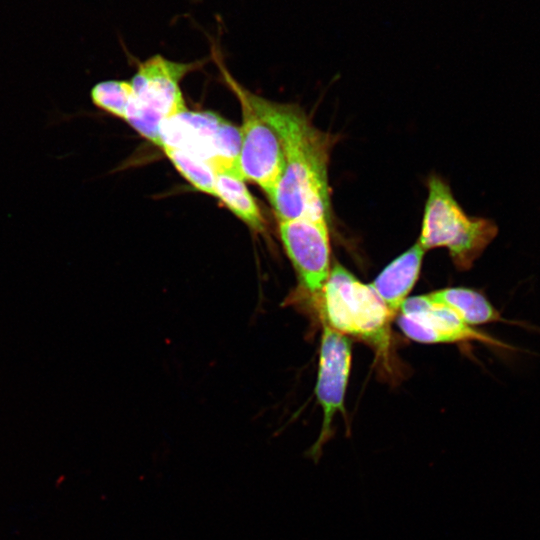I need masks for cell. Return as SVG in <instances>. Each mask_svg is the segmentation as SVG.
Segmentation results:
<instances>
[{
	"label": "cell",
	"instance_id": "52a82bcc",
	"mask_svg": "<svg viewBox=\"0 0 540 540\" xmlns=\"http://www.w3.org/2000/svg\"><path fill=\"white\" fill-rule=\"evenodd\" d=\"M278 229L299 285L316 308L331 269L328 220L280 221Z\"/></svg>",
	"mask_w": 540,
	"mask_h": 540
},
{
	"label": "cell",
	"instance_id": "9c48e42d",
	"mask_svg": "<svg viewBox=\"0 0 540 540\" xmlns=\"http://www.w3.org/2000/svg\"><path fill=\"white\" fill-rule=\"evenodd\" d=\"M409 339L425 344L480 342L501 349L511 346L465 323L449 307L428 294L409 297L396 316Z\"/></svg>",
	"mask_w": 540,
	"mask_h": 540
},
{
	"label": "cell",
	"instance_id": "6da1fadb",
	"mask_svg": "<svg viewBox=\"0 0 540 540\" xmlns=\"http://www.w3.org/2000/svg\"><path fill=\"white\" fill-rule=\"evenodd\" d=\"M255 107L277 133L285 160L283 174L268 197L278 221L329 219L328 163L331 139L296 105L252 93Z\"/></svg>",
	"mask_w": 540,
	"mask_h": 540
},
{
	"label": "cell",
	"instance_id": "4fadbf2b",
	"mask_svg": "<svg viewBox=\"0 0 540 540\" xmlns=\"http://www.w3.org/2000/svg\"><path fill=\"white\" fill-rule=\"evenodd\" d=\"M162 150L196 190L215 197V173L209 165L177 148L163 147Z\"/></svg>",
	"mask_w": 540,
	"mask_h": 540
},
{
	"label": "cell",
	"instance_id": "5bb4252c",
	"mask_svg": "<svg viewBox=\"0 0 540 540\" xmlns=\"http://www.w3.org/2000/svg\"><path fill=\"white\" fill-rule=\"evenodd\" d=\"M132 92L130 81L105 80L91 88L90 98L98 109L125 120Z\"/></svg>",
	"mask_w": 540,
	"mask_h": 540
},
{
	"label": "cell",
	"instance_id": "3957f363",
	"mask_svg": "<svg viewBox=\"0 0 540 540\" xmlns=\"http://www.w3.org/2000/svg\"><path fill=\"white\" fill-rule=\"evenodd\" d=\"M498 233L494 221L470 217L439 177L428 181V197L417 242L425 251L446 248L459 270L472 268Z\"/></svg>",
	"mask_w": 540,
	"mask_h": 540
},
{
	"label": "cell",
	"instance_id": "5b68a950",
	"mask_svg": "<svg viewBox=\"0 0 540 540\" xmlns=\"http://www.w3.org/2000/svg\"><path fill=\"white\" fill-rule=\"evenodd\" d=\"M240 130L212 112L188 110L165 121L160 128V148H177L211 167L214 173H240Z\"/></svg>",
	"mask_w": 540,
	"mask_h": 540
},
{
	"label": "cell",
	"instance_id": "30bf717a",
	"mask_svg": "<svg viewBox=\"0 0 540 540\" xmlns=\"http://www.w3.org/2000/svg\"><path fill=\"white\" fill-rule=\"evenodd\" d=\"M425 252L416 241L370 283L394 319L418 280Z\"/></svg>",
	"mask_w": 540,
	"mask_h": 540
},
{
	"label": "cell",
	"instance_id": "8992f818",
	"mask_svg": "<svg viewBox=\"0 0 540 540\" xmlns=\"http://www.w3.org/2000/svg\"><path fill=\"white\" fill-rule=\"evenodd\" d=\"M222 76L236 95L242 114L239 170L245 180L257 184L267 198L273 193L285 167L280 139L254 105L252 92L221 66Z\"/></svg>",
	"mask_w": 540,
	"mask_h": 540
},
{
	"label": "cell",
	"instance_id": "7c38bea8",
	"mask_svg": "<svg viewBox=\"0 0 540 540\" xmlns=\"http://www.w3.org/2000/svg\"><path fill=\"white\" fill-rule=\"evenodd\" d=\"M429 295L435 301L449 307L472 327L494 322L510 323L484 294L474 289L448 287L430 292Z\"/></svg>",
	"mask_w": 540,
	"mask_h": 540
},
{
	"label": "cell",
	"instance_id": "ba28073f",
	"mask_svg": "<svg viewBox=\"0 0 540 540\" xmlns=\"http://www.w3.org/2000/svg\"><path fill=\"white\" fill-rule=\"evenodd\" d=\"M319 363L315 395L323 412L321 431L306 455L315 463L321 456L323 445L331 437L332 421L338 413H344L345 395L352 361L349 337L321 322Z\"/></svg>",
	"mask_w": 540,
	"mask_h": 540
},
{
	"label": "cell",
	"instance_id": "8fae6325",
	"mask_svg": "<svg viewBox=\"0 0 540 540\" xmlns=\"http://www.w3.org/2000/svg\"><path fill=\"white\" fill-rule=\"evenodd\" d=\"M215 197L250 229L265 232V219L242 175L227 171L215 173Z\"/></svg>",
	"mask_w": 540,
	"mask_h": 540
},
{
	"label": "cell",
	"instance_id": "277c9868",
	"mask_svg": "<svg viewBox=\"0 0 540 540\" xmlns=\"http://www.w3.org/2000/svg\"><path fill=\"white\" fill-rule=\"evenodd\" d=\"M204 61L178 62L155 54L143 62L130 83L132 98L125 121L151 143L160 145L161 125L188 110L180 83Z\"/></svg>",
	"mask_w": 540,
	"mask_h": 540
},
{
	"label": "cell",
	"instance_id": "7a4b0ae2",
	"mask_svg": "<svg viewBox=\"0 0 540 540\" xmlns=\"http://www.w3.org/2000/svg\"><path fill=\"white\" fill-rule=\"evenodd\" d=\"M316 309L321 322L347 337L369 343L386 357L394 318L372 286L341 264L331 266Z\"/></svg>",
	"mask_w": 540,
	"mask_h": 540
}]
</instances>
